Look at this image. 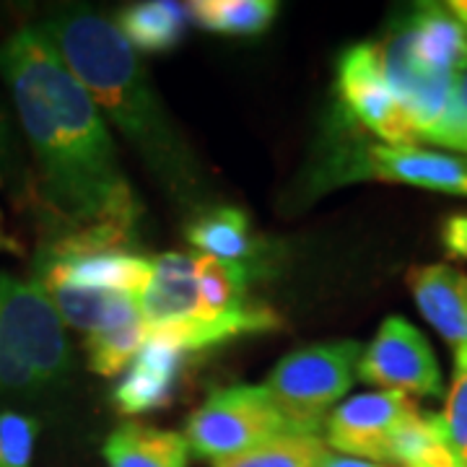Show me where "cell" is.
Wrapping results in <instances>:
<instances>
[{"label": "cell", "mask_w": 467, "mask_h": 467, "mask_svg": "<svg viewBox=\"0 0 467 467\" xmlns=\"http://www.w3.org/2000/svg\"><path fill=\"white\" fill-rule=\"evenodd\" d=\"M0 73L42 171L45 198L76 229L133 232L140 205L117 164L99 107L36 29L0 47Z\"/></svg>", "instance_id": "obj_1"}, {"label": "cell", "mask_w": 467, "mask_h": 467, "mask_svg": "<svg viewBox=\"0 0 467 467\" xmlns=\"http://www.w3.org/2000/svg\"><path fill=\"white\" fill-rule=\"evenodd\" d=\"M99 112L128 135L150 171L182 202L201 192V169L187 150L150 86L146 67L109 16L91 8H66L36 26Z\"/></svg>", "instance_id": "obj_2"}, {"label": "cell", "mask_w": 467, "mask_h": 467, "mask_svg": "<svg viewBox=\"0 0 467 467\" xmlns=\"http://www.w3.org/2000/svg\"><path fill=\"white\" fill-rule=\"evenodd\" d=\"M73 356L63 319L36 284L0 270V392H34L66 379Z\"/></svg>", "instance_id": "obj_3"}, {"label": "cell", "mask_w": 467, "mask_h": 467, "mask_svg": "<svg viewBox=\"0 0 467 467\" xmlns=\"http://www.w3.org/2000/svg\"><path fill=\"white\" fill-rule=\"evenodd\" d=\"M361 361V343L335 340L291 350L270 371L265 389L294 434L317 436L330 405L353 384Z\"/></svg>", "instance_id": "obj_4"}, {"label": "cell", "mask_w": 467, "mask_h": 467, "mask_svg": "<svg viewBox=\"0 0 467 467\" xmlns=\"http://www.w3.org/2000/svg\"><path fill=\"white\" fill-rule=\"evenodd\" d=\"M254 270L239 263H223L208 254L195 257V278L201 288L195 322L171 340L182 350L221 346L232 337L278 330L284 322L265 306L250 299ZM169 337V335H167Z\"/></svg>", "instance_id": "obj_5"}, {"label": "cell", "mask_w": 467, "mask_h": 467, "mask_svg": "<svg viewBox=\"0 0 467 467\" xmlns=\"http://www.w3.org/2000/svg\"><path fill=\"white\" fill-rule=\"evenodd\" d=\"M294 434L265 387L236 384L213 392L187 420V447L202 460H229Z\"/></svg>", "instance_id": "obj_6"}, {"label": "cell", "mask_w": 467, "mask_h": 467, "mask_svg": "<svg viewBox=\"0 0 467 467\" xmlns=\"http://www.w3.org/2000/svg\"><path fill=\"white\" fill-rule=\"evenodd\" d=\"M330 161L333 167L322 171V180H382L467 198V156H450L416 146H364L353 150L337 149Z\"/></svg>", "instance_id": "obj_7"}, {"label": "cell", "mask_w": 467, "mask_h": 467, "mask_svg": "<svg viewBox=\"0 0 467 467\" xmlns=\"http://www.w3.org/2000/svg\"><path fill=\"white\" fill-rule=\"evenodd\" d=\"M337 97L343 115L382 138L384 146H413L418 138L384 78L377 45H353L337 60Z\"/></svg>", "instance_id": "obj_8"}, {"label": "cell", "mask_w": 467, "mask_h": 467, "mask_svg": "<svg viewBox=\"0 0 467 467\" xmlns=\"http://www.w3.org/2000/svg\"><path fill=\"white\" fill-rule=\"evenodd\" d=\"M364 382L418 398L441 395V368L434 348L408 319L387 317L364 350L358 371Z\"/></svg>", "instance_id": "obj_9"}, {"label": "cell", "mask_w": 467, "mask_h": 467, "mask_svg": "<svg viewBox=\"0 0 467 467\" xmlns=\"http://www.w3.org/2000/svg\"><path fill=\"white\" fill-rule=\"evenodd\" d=\"M418 410L416 400L405 392L379 389L337 405L327 420V444L340 454L389 465L392 436L400 423Z\"/></svg>", "instance_id": "obj_10"}, {"label": "cell", "mask_w": 467, "mask_h": 467, "mask_svg": "<svg viewBox=\"0 0 467 467\" xmlns=\"http://www.w3.org/2000/svg\"><path fill=\"white\" fill-rule=\"evenodd\" d=\"M201 288L195 278V257L167 252L156 257L153 275L146 291L140 294V312L146 319L149 335L174 337L198 315Z\"/></svg>", "instance_id": "obj_11"}, {"label": "cell", "mask_w": 467, "mask_h": 467, "mask_svg": "<svg viewBox=\"0 0 467 467\" xmlns=\"http://www.w3.org/2000/svg\"><path fill=\"white\" fill-rule=\"evenodd\" d=\"M182 353L184 350L167 335H149L133 358L130 371L115 387L112 400L117 413L140 416L169 405L180 379Z\"/></svg>", "instance_id": "obj_12"}, {"label": "cell", "mask_w": 467, "mask_h": 467, "mask_svg": "<svg viewBox=\"0 0 467 467\" xmlns=\"http://www.w3.org/2000/svg\"><path fill=\"white\" fill-rule=\"evenodd\" d=\"M408 55L423 73H450L467 60V29L457 21L450 5L420 3L400 21Z\"/></svg>", "instance_id": "obj_13"}, {"label": "cell", "mask_w": 467, "mask_h": 467, "mask_svg": "<svg viewBox=\"0 0 467 467\" xmlns=\"http://www.w3.org/2000/svg\"><path fill=\"white\" fill-rule=\"evenodd\" d=\"M408 288L420 315L454 348L467 346V275L451 265L408 270Z\"/></svg>", "instance_id": "obj_14"}, {"label": "cell", "mask_w": 467, "mask_h": 467, "mask_svg": "<svg viewBox=\"0 0 467 467\" xmlns=\"http://www.w3.org/2000/svg\"><path fill=\"white\" fill-rule=\"evenodd\" d=\"M146 337L149 327L138 299L133 294H119L107 319L94 333H88V367L101 377H115L138 356Z\"/></svg>", "instance_id": "obj_15"}, {"label": "cell", "mask_w": 467, "mask_h": 467, "mask_svg": "<svg viewBox=\"0 0 467 467\" xmlns=\"http://www.w3.org/2000/svg\"><path fill=\"white\" fill-rule=\"evenodd\" d=\"M184 236L192 247L202 250V254L216 257L223 263H239L252 270L260 267V252L263 242L252 232L247 213L239 208H211L198 213L187 226Z\"/></svg>", "instance_id": "obj_16"}, {"label": "cell", "mask_w": 467, "mask_h": 467, "mask_svg": "<svg viewBox=\"0 0 467 467\" xmlns=\"http://www.w3.org/2000/svg\"><path fill=\"white\" fill-rule=\"evenodd\" d=\"M109 467H187L190 447L184 436L143 423H125L104 441Z\"/></svg>", "instance_id": "obj_17"}, {"label": "cell", "mask_w": 467, "mask_h": 467, "mask_svg": "<svg viewBox=\"0 0 467 467\" xmlns=\"http://www.w3.org/2000/svg\"><path fill=\"white\" fill-rule=\"evenodd\" d=\"M187 5L174 0H149L135 3L117 14V29L133 50L167 52L177 47L187 29Z\"/></svg>", "instance_id": "obj_18"}, {"label": "cell", "mask_w": 467, "mask_h": 467, "mask_svg": "<svg viewBox=\"0 0 467 467\" xmlns=\"http://www.w3.org/2000/svg\"><path fill=\"white\" fill-rule=\"evenodd\" d=\"M389 465L400 467H460L447 447V436L441 418L434 413H420L418 408L413 416L400 423L392 436L389 447Z\"/></svg>", "instance_id": "obj_19"}, {"label": "cell", "mask_w": 467, "mask_h": 467, "mask_svg": "<svg viewBox=\"0 0 467 467\" xmlns=\"http://www.w3.org/2000/svg\"><path fill=\"white\" fill-rule=\"evenodd\" d=\"M190 21L211 34L257 36L278 14L275 0H195L187 3Z\"/></svg>", "instance_id": "obj_20"}, {"label": "cell", "mask_w": 467, "mask_h": 467, "mask_svg": "<svg viewBox=\"0 0 467 467\" xmlns=\"http://www.w3.org/2000/svg\"><path fill=\"white\" fill-rule=\"evenodd\" d=\"M327 451V444L319 436L288 434L278 436L257 450L221 460L216 467H319Z\"/></svg>", "instance_id": "obj_21"}, {"label": "cell", "mask_w": 467, "mask_h": 467, "mask_svg": "<svg viewBox=\"0 0 467 467\" xmlns=\"http://www.w3.org/2000/svg\"><path fill=\"white\" fill-rule=\"evenodd\" d=\"M39 288L47 294V299L52 301L55 312L63 322L86 333H94L99 327L119 296L112 291H91V288H76L66 284H47Z\"/></svg>", "instance_id": "obj_22"}, {"label": "cell", "mask_w": 467, "mask_h": 467, "mask_svg": "<svg viewBox=\"0 0 467 467\" xmlns=\"http://www.w3.org/2000/svg\"><path fill=\"white\" fill-rule=\"evenodd\" d=\"M441 426L447 436V447L457 465L467 467V346L454 348V374L450 395L441 413Z\"/></svg>", "instance_id": "obj_23"}, {"label": "cell", "mask_w": 467, "mask_h": 467, "mask_svg": "<svg viewBox=\"0 0 467 467\" xmlns=\"http://www.w3.org/2000/svg\"><path fill=\"white\" fill-rule=\"evenodd\" d=\"M36 429L34 418L0 413V467H29Z\"/></svg>", "instance_id": "obj_24"}, {"label": "cell", "mask_w": 467, "mask_h": 467, "mask_svg": "<svg viewBox=\"0 0 467 467\" xmlns=\"http://www.w3.org/2000/svg\"><path fill=\"white\" fill-rule=\"evenodd\" d=\"M441 247L451 260H467V213H451L444 218Z\"/></svg>", "instance_id": "obj_25"}, {"label": "cell", "mask_w": 467, "mask_h": 467, "mask_svg": "<svg viewBox=\"0 0 467 467\" xmlns=\"http://www.w3.org/2000/svg\"><path fill=\"white\" fill-rule=\"evenodd\" d=\"M18 180V149L5 112L0 107V182L14 184Z\"/></svg>", "instance_id": "obj_26"}, {"label": "cell", "mask_w": 467, "mask_h": 467, "mask_svg": "<svg viewBox=\"0 0 467 467\" xmlns=\"http://www.w3.org/2000/svg\"><path fill=\"white\" fill-rule=\"evenodd\" d=\"M319 467H389V465H377V462H368V460H358V457H348V454H333L327 451V457L322 460Z\"/></svg>", "instance_id": "obj_27"}, {"label": "cell", "mask_w": 467, "mask_h": 467, "mask_svg": "<svg viewBox=\"0 0 467 467\" xmlns=\"http://www.w3.org/2000/svg\"><path fill=\"white\" fill-rule=\"evenodd\" d=\"M454 86H457V99H460V104L465 107V112H467V60H465V66L457 70V76H454Z\"/></svg>", "instance_id": "obj_28"}, {"label": "cell", "mask_w": 467, "mask_h": 467, "mask_svg": "<svg viewBox=\"0 0 467 467\" xmlns=\"http://www.w3.org/2000/svg\"><path fill=\"white\" fill-rule=\"evenodd\" d=\"M450 11L457 16V21L462 24L467 29V0H454V3H450Z\"/></svg>", "instance_id": "obj_29"}]
</instances>
